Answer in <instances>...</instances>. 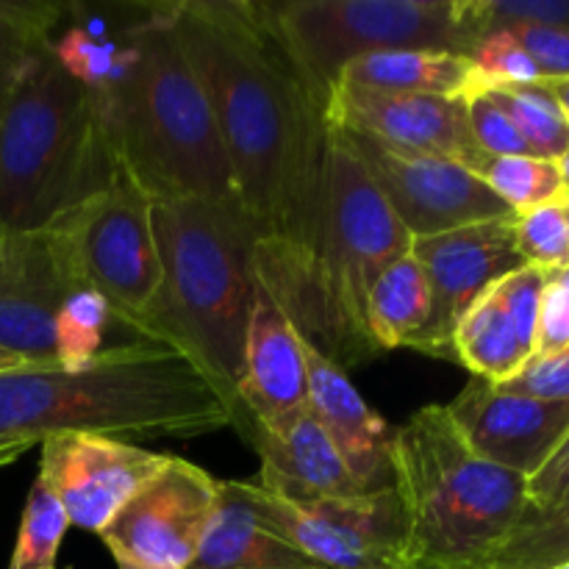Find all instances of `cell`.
Listing matches in <instances>:
<instances>
[{
  "instance_id": "bcb514c9",
  "label": "cell",
  "mask_w": 569,
  "mask_h": 569,
  "mask_svg": "<svg viewBox=\"0 0 569 569\" xmlns=\"http://www.w3.org/2000/svg\"><path fill=\"white\" fill-rule=\"evenodd\" d=\"M556 569H569V565H561V567H556Z\"/></svg>"
},
{
  "instance_id": "60d3db41",
  "label": "cell",
  "mask_w": 569,
  "mask_h": 569,
  "mask_svg": "<svg viewBox=\"0 0 569 569\" xmlns=\"http://www.w3.org/2000/svg\"><path fill=\"white\" fill-rule=\"evenodd\" d=\"M556 164H559V176H561V198H569V148Z\"/></svg>"
},
{
  "instance_id": "ffe728a7",
  "label": "cell",
  "mask_w": 569,
  "mask_h": 569,
  "mask_svg": "<svg viewBox=\"0 0 569 569\" xmlns=\"http://www.w3.org/2000/svg\"><path fill=\"white\" fill-rule=\"evenodd\" d=\"M303 337V333H300ZM309 411L328 433L345 465L367 492L392 487V437L387 422L365 403L342 367L320 353L303 337Z\"/></svg>"
},
{
  "instance_id": "cb8c5ba5",
  "label": "cell",
  "mask_w": 569,
  "mask_h": 569,
  "mask_svg": "<svg viewBox=\"0 0 569 569\" xmlns=\"http://www.w3.org/2000/svg\"><path fill=\"white\" fill-rule=\"evenodd\" d=\"M489 98L509 114L537 159L559 161L569 148V120L545 81L483 83Z\"/></svg>"
},
{
  "instance_id": "9c48e42d",
  "label": "cell",
  "mask_w": 569,
  "mask_h": 569,
  "mask_svg": "<svg viewBox=\"0 0 569 569\" xmlns=\"http://www.w3.org/2000/svg\"><path fill=\"white\" fill-rule=\"evenodd\" d=\"M78 289L106 298L111 320L142 315L161 283L153 200L126 176H117L50 226Z\"/></svg>"
},
{
  "instance_id": "52a82bcc",
  "label": "cell",
  "mask_w": 569,
  "mask_h": 569,
  "mask_svg": "<svg viewBox=\"0 0 569 569\" xmlns=\"http://www.w3.org/2000/svg\"><path fill=\"white\" fill-rule=\"evenodd\" d=\"M409 250L411 233L342 133L328 128L326 217L303 337L342 370L381 356L367 331V295L383 267Z\"/></svg>"
},
{
  "instance_id": "b9f144b4",
  "label": "cell",
  "mask_w": 569,
  "mask_h": 569,
  "mask_svg": "<svg viewBox=\"0 0 569 569\" xmlns=\"http://www.w3.org/2000/svg\"><path fill=\"white\" fill-rule=\"evenodd\" d=\"M17 367H28L26 361H20L17 356L6 353V350H0V372L3 370H17Z\"/></svg>"
},
{
  "instance_id": "ee69618b",
  "label": "cell",
  "mask_w": 569,
  "mask_h": 569,
  "mask_svg": "<svg viewBox=\"0 0 569 569\" xmlns=\"http://www.w3.org/2000/svg\"><path fill=\"white\" fill-rule=\"evenodd\" d=\"M406 569H448V567H428V565H411V567H406Z\"/></svg>"
},
{
  "instance_id": "74e56055",
  "label": "cell",
  "mask_w": 569,
  "mask_h": 569,
  "mask_svg": "<svg viewBox=\"0 0 569 569\" xmlns=\"http://www.w3.org/2000/svg\"><path fill=\"white\" fill-rule=\"evenodd\" d=\"M569 503V433L542 465V470L528 478V509L553 511Z\"/></svg>"
},
{
  "instance_id": "30bf717a",
  "label": "cell",
  "mask_w": 569,
  "mask_h": 569,
  "mask_svg": "<svg viewBox=\"0 0 569 569\" xmlns=\"http://www.w3.org/2000/svg\"><path fill=\"white\" fill-rule=\"evenodd\" d=\"M339 133L359 156L370 181L411 239L515 217V211L459 161L392 148L365 133Z\"/></svg>"
},
{
  "instance_id": "ab89813d",
  "label": "cell",
  "mask_w": 569,
  "mask_h": 569,
  "mask_svg": "<svg viewBox=\"0 0 569 569\" xmlns=\"http://www.w3.org/2000/svg\"><path fill=\"white\" fill-rule=\"evenodd\" d=\"M33 445H26V442H11V445H0V467H9L11 461L20 459L26 450H31Z\"/></svg>"
},
{
  "instance_id": "2e32d148",
  "label": "cell",
  "mask_w": 569,
  "mask_h": 569,
  "mask_svg": "<svg viewBox=\"0 0 569 569\" xmlns=\"http://www.w3.org/2000/svg\"><path fill=\"white\" fill-rule=\"evenodd\" d=\"M448 411L472 453L526 481L542 470L569 433L567 400L500 392L483 378H470Z\"/></svg>"
},
{
  "instance_id": "8992f818",
  "label": "cell",
  "mask_w": 569,
  "mask_h": 569,
  "mask_svg": "<svg viewBox=\"0 0 569 569\" xmlns=\"http://www.w3.org/2000/svg\"><path fill=\"white\" fill-rule=\"evenodd\" d=\"M392 487L409 567L481 569L528 509L526 478L472 453L448 406H426L395 428Z\"/></svg>"
},
{
  "instance_id": "6da1fadb",
  "label": "cell",
  "mask_w": 569,
  "mask_h": 569,
  "mask_svg": "<svg viewBox=\"0 0 569 569\" xmlns=\"http://www.w3.org/2000/svg\"><path fill=\"white\" fill-rule=\"evenodd\" d=\"M198 76L237 200L259 233V281L306 333L326 217L328 126L250 0L164 3Z\"/></svg>"
},
{
  "instance_id": "3957f363",
  "label": "cell",
  "mask_w": 569,
  "mask_h": 569,
  "mask_svg": "<svg viewBox=\"0 0 569 569\" xmlns=\"http://www.w3.org/2000/svg\"><path fill=\"white\" fill-rule=\"evenodd\" d=\"M231 422L222 395L192 361L142 339L103 350L83 370L0 372V445H42L67 433L198 437Z\"/></svg>"
},
{
  "instance_id": "5bb4252c",
  "label": "cell",
  "mask_w": 569,
  "mask_h": 569,
  "mask_svg": "<svg viewBox=\"0 0 569 569\" xmlns=\"http://www.w3.org/2000/svg\"><path fill=\"white\" fill-rule=\"evenodd\" d=\"M72 289L50 228L0 233V350L28 367H59L56 317Z\"/></svg>"
},
{
  "instance_id": "7c38bea8",
  "label": "cell",
  "mask_w": 569,
  "mask_h": 569,
  "mask_svg": "<svg viewBox=\"0 0 569 569\" xmlns=\"http://www.w3.org/2000/svg\"><path fill=\"white\" fill-rule=\"evenodd\" d=\"M220 481L203 467L170 456L98 533L117 565L187 569L214 515Z\"/></svg>"
},
{
  "instance_id": "836d02e7",
  "label": "cell",
  "mask_w": 569,
  "mask_h": 569,
  "mask_svg": "<svg viewBox=\"0 0 569 569\" xmlns=\"http://www.w3.org/2000/svg\"><path fill=\"white\" fill-rule=\"evenodd\" d=\"M467 120H470V133L478 148L489 156H533L528 150L526 139L515 128L503 109L487 94V89L478 87L476 92L467 94Z\"/></svg>"
},
{
  "instance_id": "4316f807",
  "label": "cell",
  "mask_w": 569,
  "mask_h": 569,
  "mask_svg": "<svg viewBox=\"0 0 569 569\" xmlns=\"http://www.w3.org/2000/svg\"><path fill=\"white\" fill-rule=\"evenodd\" d=\"M569 565V503L553 511H526L481 569H556Z\"/></svg>"
},
{
  "instance_id": "484cf974",
  "label": "cell",
  "mask_w": 569,
  "mask_h": 569,
  "mask_svg": "<svg viewBox=\"0 0 569 569\" xmlns=\"http://www.w3.org/2000/svg\"><path fill=\"white\" fill-rule=\"evenodd\" d=\"M59 17V6L0 0V106L6 103L33 56L53 39Z\"/></svg>"
},
{
  "instance_id": "d6a6232c",
  "label": "cell",
  "mask_w": 569,
  "mask_h": 569,
  "mask_svg": "<svg viewBox=\"0 0 569 569\" xmlns=\"http://www.w3.org/2000/svg\"><path fill=\"white\" fill-rule=\"evenodd\" d=\"M470 61L476 64L478 76L483 83H533L542 81L539 76V67L533 64L531 56L520 48L511 33L495 31L487 33L483 39H478V44L472 48Z\"/></svg>"
},
{
  "instance_id": "e0dca14e",
  "label": "cell",
  "mask_w": 569,
  "mask_h": 569,
  "mask_svg": "<svg viewBox=\"0 0 569 569\" xmlns=\"http://www.w3.org/2000/svg\"><path fill=\"white\" fill-rule=\"evenodd\" d=\"M542 283L539 267H522L489 289L456 328V365L492 387L515 378L537 356Z\"/></svg>"
},
{
  "instance_id": "4dcf8cb0",
  "label": "cell",
  "mask_w": 569,
  "mask_h": 569,
  "mask_svg": "<svg viewBox=\"0 0 569 569\" xmlns=\"http://www.w3.org/2000/svg\"><path fill=\"white\" fill-rule=\"evenodd\" d=\"M515 237L517 250L528 267H539V270L569 267L567 214L561 198L517 214Z\"/></svg>"
},
{
  "instance_id": "4fadbf2b",
  "label": "cell",
  "mask_w": 569,
  "mask_h": 569,
  "mask_svg": "<svg viewBox=\"0 0 569 569\" xmlns=\"http://www.w3.org/2000/svg\"><path fill=\"white\" fill-rule=\"evenodd\" d=\"M39 472L70 526L100 533L122 506L170 461V456L133 445L128 439L98 433H67L50 437L42 445Z\"/></svg>"
},
{
  "instance_id": "44dd1931",
  "label": "cell",
  "mask_w": 569,
  "mask_h": 569,
  "mask_svg": "<svg viewBox=\"0 0 569 569\" xmlns=\"http://www.w3.org/2000/svg\"><path fill=\"white\" fill-rule=\"evenodd\" d=\"M187 569H326L256 517L244 481H220L214 515Z\"/></svg>"
},
{
  "instance_id": "5b68a950",
  "label": "cell",
  "mask_w": 569,
  "mask_h": 569,
  "mask_svg": "<svg viewBox=\"0 0 569 569\" xmlns=\"http://www.w3.org/2000/svg\"><path fill=\"white\" fill-rule=\"evenodd\" d=\"M117 176L94 94L50 39L0 106V233L44 231Z\"/></svg>"
},
{
  "instance_id": "603a6c76",
  "label": "cell",
  "mask_w": 569,
  "mask_h": 569,
  "mask_svg": "<svg viewBox=\"0 0 569 569\" xmlns=\"http://www.w3.org/2000/svg\"><path fill=\"white\" fill-rule=\"evenodd\" d=\"M431 311V292L420 261L411 250L381 270L367 295V331L378 353L411 348L426 328Z\"/></svg>"
},
{
  "instance_id": "f1b7e54d",
  "label": "cell",
  "mask_w": 569,
  "mask_h": 569,
  "mask_svg": "<svg viewBox=\"0 0 569 569\" xmlns=\"http://www.w3.org/2000/svg\"><path fill=\"white\" fill-rule=\"evenodd\" d=\"M111 320L106 298L92 289H72L56 317V359L64 370H83L103 353V333Z\"/></svg>"
},
{
  "instance_id": "83f0119b",
  "label": "cell",
  "mask_w": 569,
  "mask_h": 569,
  "mask_svg": "<svg viewBox=\"0 0 569 569\" xmlns=\"http://www.w3.org/2000/svg\"><path fill=\"white\" fill-rule=\"evenodd\" d=\"M67 528H70V517L64 506L59 503L48 481L37 476L28 492L9 569H56V556L64 542Z\"/></svg>"
},
{
  "instance_id": "f35d334b",
  "label": "cell",
  "mask_w": 569,
  "mask_h": 569,
  "mask_svg": "<svg viewBox=\"0 0 569 569\" xmlns=\"http://www.w3.org/2000/svg\"><path fill=\"white\" fill-rule=\"evenodd\" d=\"M545 87L553 92V98L559 100L561 111H565V117L569 120V78H553V81H545Z\"/></svg>"
},
{
  "instance_id": "f6af8a7d",
  "label": "cell",
  "mask_w": 569,
  "mask_h": 569,
  "mask_svg": "<svg viewBox=\"0 0 569 569\" xmlns=\"http://www.w3.org/2000/svg\"><path fill=\"white\" fill-rule=\"evenodd\" d=\"M117 569H142V567H131V565H117Z\"/></svg>"
},
{
  "instance_id": "e575fe53",
  "label": "cell",
  "mask_w": 569,
  "mask_h": 569,
  "mask_svg": "<svg viewBox=\"0 0 569 569\" xmlns=\"http://www.w3.org/2000/svg\"><path fill=\"white\" fill-rule=\"evenodd\" d=\"M542 276L537 356L556 353L569 345V267L542 270Z\"/></svg>"
},
{
  "instance_id": "1f68e13d",
  "label": "cell",
  "mask_w": 569,
  "mask_h": 569,
  "mask_svg": "<svg viewBox=\"0 0 569 569\" xmlns=\"http://www.w3.org/2000/svg\"><path fill=\"white\" fill-rule=\"evenodd\" d=\"M53 53L59 64L81 81L89 92H98L111 81L120 61V33L117 37H92L83 28L72 26L53 39Z\"/></svg>"
},
{
  "instance_id": "ac0fdd59",
  "label": "cell",
  "mask_w": 569,
  "mask_h": 569,
  "mask_svg": "<svg viewBox=\"0 0 569 569\" xmlns=\"http://www.w3.org/2000/svg\"><path fill=\"white\" fill-rule=\"evenodd\" d=\"M237 398V409L248 411L272 433L289 428L309 411L303 337L261 283L250 315Z\"/></svg>"
},
{
  "instance_id": "ba28073f",
  "label": "cell",
  "mask_w": 569,
  "mask_h": 569,
  "mask_svg": "<svg viewBox=\"0 0 569 569\" xmlns=\"http://www.w3.org/2000/svg\"><path fill=\"white\" fill-rule=\"evenodd\" d=\"M253 11L322 111L345 67L361 56L383 50L472 53L459 0H283L253 3Z\"/></svg>"
},
{
  "instance_id": "7bdbcfd3",
  "label": "cell",
  "mask_w": 569,
  "mask_h": 569,
  "mask_svg": "<svg viewBox=\"0 0 569 569\" xmlns=\"http://www.w3.org/2000/svg\"><path fill=\"white\" fill-rule=\"evenodd\" d=\"M561 203H565V214H567V237H569V198H561Z\"/></svg>"
},
{
  "instance_id": "d590c367",
  "label": "cell",
  "mask_w": 569,
  "mask_h": 569,
  "mask_svg": "<svg viewBox=\"0 0 569 569\" xmlns=\"http://www.w3.org/2000/svg\"><path fill=\"white\" fill-rule=\"evenodd\" d=\"M500 392L531 395L542 400H567L569 403V345L548 356H533L515 378L498 383Z\"/></svg>"
},
{
  "instance_id": "9a60e30c",
  "label": "cell",
  "mask_w": 569,
  "mask_h": 569,
  "mask_svg": "<svg viewBox=\"0 0 569 569\" xmlns=\"http://www.w3.org/2000/svg\"><path fill=\"white\" fill-rule=\"evenodd\" d=\"M326 126L365 133L392 148L459 161L467 170L483 153L470 133L465 98L333 87L326 100Z\"/></svg>"
},
{
  "instance_id": "f546056e",
  "label": "cell",
  "mask_w": 569,
  "mask_h": 569,
  "mask_svg": "<svg viewBox=\"0 0 569 569\" xmlns=\"http://www.w3.org/2000/svg\"><path fill=\"white\" fill-rule=\"evenodd\" d=\"M459 17L476 48L487 33L517 26L569 28V0H459Z\"/></svg>"
},
{
  "instance_id": "7a4b0ae2",
  "label": "cell",
  "mask_w": 569,
  "mask_h": 569,
  "mask_svg": "<svg viewBox=\"0 0 569 569\" xmlns=\"http://www.w3.org/2000/svg\"><path fill=\"white\" fill-rule=\"evenodd\" d=\"M161 283L126 328L192 361L228 409L239 406L250 315L259 295V233L239 200H156Z\"/></svg>"
},
{
  "instance_id": "d6986e66",
  "label": "cell",
  "mask_w": 569,
  "mask_h": 569,
  "mask_svg": "<svg viewBox=\"0 0 569 569\" xmlns=\"http://www.w3.org/2000/svg\"><path fill=\"white\" fill-rule=\"evenodd\" d=\"M231 426H237L259 453L261 470L253 478L259 487L272 489L295 503L367 492L311 411L278 433L259 426L244 409L233 411Z\"/></svg>"
},
{
  "instance_id": "7402d4cb",
  "label": "cell",
  "mask_w": 569,
  "mask_h": 569,
  "mask_svg": "<svg viewBox=\"0 0 569 569\" xmlns=\"http://www.w3.org/2000/svg\"><path fill=\"white\" fill-rule=\"evenodd\" d=\"M337 87L467 98L481 87V76L470 56L445 53V50H383L350 61Z\"/></svg>"
},
{
  "instance_id": "277c9868",
  "label": "cell",
  "mask_w": 569,
  "mask_h": 569,
  "mask_svg": "<svg viewBox=\"0 0 569 569\" xmlns=\"http://www.w3.org/2000/svg\"><path fill=\"white\" fill-rule=\"evenodd\" d=\"M117 170L150 200H237L209 98L189 67L164 3L120 31V61L98 89Z\"/></svg>"
},
{
  "instance_id": "8d00e7d4",
  "label": "cell",
  "mask_w": 569,
  "mask_h": 569,
  "mask_svg": "<svg viewBox=\"0 0 569 569\" xmlns=\"http://www.w3.org/2000/svg\"><path fill=\"white\" fill-rule=\"evenodd\" d=\"M506 33H511L520 42V48L531 56L542 81L569 78V28L517 26Z\"/></svg>"
},
{
  "instance_id": "d4e9b609",
  "label": "cell",
  "mask_w": 569,
  "mask_h": 569,
  "mask_svg": "<svg viewBox=\"0 0 569 569\" xmlns=\"http://www.w3.org/2000/svg\"><path fill=\"white\" fill-rule=\"evenodd\" d=\"M515 214L561 198V176L556 161L537 156H478L470 167Z\"/></svg>"
},
{
  "instance_id": "8fae6325",
  "label": "cell",
  "mask_w": 569,
  "mask_h": 569,
  "mask_svg": "<svg viewBox=\"0 0 569 569\" xmlns=\"http://www.w3.org/2000/svg\"><path fill=\"white\" fill-rule=\"evenodd\" d=\"M515 217L411 239V256L426 270L431 292L428 322L411 348L433 359L456 361L453 333L467 311L503 278L528 267L517 250Z\"/></svg>"
}]
</instances>
